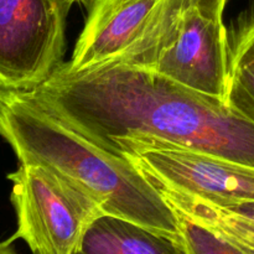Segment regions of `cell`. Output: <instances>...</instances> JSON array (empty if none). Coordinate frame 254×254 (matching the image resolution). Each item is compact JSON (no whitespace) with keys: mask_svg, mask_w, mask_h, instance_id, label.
Instances as JSON below:
<instances>
[{"mask_svg":"<svg viewBox=\"0 0 254 254\" xmlns=\"http://www.w3.org/2000/svg\"><path fill=\"white\" fill-rule=\"evenodd\" d=\"M29 94L46 111L113 155L181 148L254 168V119L216 97L150 68L62 64Z\"/></svg>","mask_w":254,"mask_h":254,"instance_id":"6da1fadb","label":"cell"},{"mask_svg":"<svg viewBox=\"0 0 254 254\" xmlns=\"http://www.w3.org/2000/svg\"><path fill=\"white\" fill-rule=\"evenodd\" d=\"M0 136L20 164L59 174L98 201L107 215L180 238L174 208L130 160L89 141L27 91L0 88Z\"/></svg>","mask_w":254,"mask_h":254,"instance_id":"7a4b0ae2","label":"cell"},{"mask_svg":"<svg viewBox=\"0 0 254 254\" xmlns=\"http://www.w3.org/2000/svg\"><path fill=\"white\" fill-rule=\"evenodd\" d=\"M188 0H94L68 71L104 64L150 67Z\"/></svg>","mask_w":254,"mask_h":254,"instance_id":"3957f363","label":"cell"},{"mask_svg":"<svg viewBox=\"0 0 254 254\" xmlns=\"http://www.w3.org/2000/svg\"><path fill=\"white\" fill-rule=\"evenodd\" d=\"M7 179L17 227L6 241H25L32 254H72L104 213L86 191L44 166L20 164Z\"/></svg>","mask_w":254,"mask_h":254,"instance_id":"277c9868","label":"cell"},{"mask_svg":"<svg viewBox=\"0 0 254 254\" xmlns=\"http://www.w3.org/2000/svg\"><path fill=\"white\" fill-rule=\"evenodd\" d=\"M69 9L61 0H0V88L29 91L62 64Z\"/></svg>","mask_w":254,"mask_h":254,"instance_id":"5b68a950","label":"cell"},{"mask_svg":"<svg viewBox=\"0 0 254 254\" xmlns=\"http://www.w3.org/2000/svg\"><path fill=\"white\" fill-rule=\"evenodd\" d=\"M149 68L181 86L228 102L231 41L222 20L205 17L188 5Z\"/></svg>","mask_w":254,"mask_h":254,"instance_id":"8992f818","label":"cell"},{"mask_svg":"<svg viewBox=\"0 0 254 254\" xmlns=\"http://www.w3.org/2000/svg\"><path fill=\"white\" fill-rule=\"evenodd\" d=\"M154 185L215 205L254 201V168L211 154L158 148L128 156Z\"/></svg>","mask_w":254,"mask_h":254,"instance_id":"52a82bcc","label":"cell"},{"mask_svg":"<svg viewBox=\"0 0 254 254\" xmlns=\"http://www.w3.org/2000/svg\"><path fill=\"white\" fill-rule=\"evenodd\" d=\"M72 254H188L180 238L113 215L98 216Z\"/></svg>","mask_w":254,"mask_h":254,"instance_id":"ba28073f","label":"cell"},{"mask_svg":"<svg viewBox=\"0 0 254 254\" xmlns=\"http://www.w3.org/2000/svg\"><path fill=\"white\" fill-rule=\"evenodd\" d=\"M154 186L174 210L217 231L254 254V201L215 205L166 186Z\"/></svg>","mask_w":254,"mask_h":254,"instance_id":"9c48e42d","label":"cell"},{"mask_svg":"<svg viewBox=\"0 0 254 254\" xmlns=\"http://www.w3.org/2000/svg\"><path fill=\"white\" fill-rule=\"evenodd\" d=\"M228 102L254 119V44L240 34L231 41Z\"/></svg>","mask_w":254,"mask_h":254,"instance_id":"30bf717a","label":"cell"},{"mask_svg":"<svg viewBox=\"0 0 254 254\" xmlns=\"http://www.w3.org/2000/svg\"><path fill=\"white\" fill-rule=\"evenodd\" d=\"M175 212L178 215L179 237L188 254H252L217 231L179 211Z\"/></svg>","mask_w":254,"mask_h":254,"instance_id":"8fae6325","label":"cell"},{"mask_svg":"<svg viewBox=\"0 0 254 254\" xmlns=\"http://www.w3.org/2000/svg\"><path fill=\"white\" fill-rule=\"evenodd\" d=\"M189 5L197 10L205 17L222 20L227 0H188Z\"/></svg>","mask_w":254,"mask_h":254,"instance_id":"7c38bea8","label":"cell"},{"mask_svg":"<svg viewBox=\"0 0 254 254\" xmlns=\"http://www.w3.org/2000/svg\"><path fill=\"white\" fill-rule=\"evenodd\" d=\"M238 34L254 44V12L243 21L241 29L238 30Z\"/></svg>","mask_w":254,"mask_h":254,"instance_id":"4fadbf2b","label":"cell"},{"mask_svg":"<svg viewBox=\"0 0 254 254\" xmlns=\"http://www.w3.org/2000/svg\"><path fill=\"white\" fill-rule=\"evenodd\" d=\"M0 254H19L15 251V248L12 247V243L4 241V242H0Z\"/></svg>","mask_w":254,"mask_h":254,"instance_id":"5bb4252c","label":"cell"},{"mask_svg":"<svg viewBox=\"0 0 254 254\" xmlns=\"http://www.w3.org/2000/svg\"><path fill=\"white\" fill-rule=\"evenodd\" d=\"M64 5H67L68 7H71L73 4H83V5H89L92 6V4L94 2V0H61Z\"/></svg>","mask_w":254,"mask_h":254,"instance_id":"9a60e30c","label":"cell"}]
</instances>
